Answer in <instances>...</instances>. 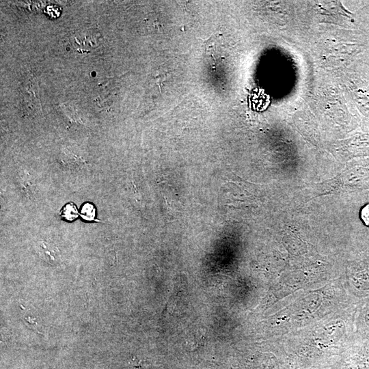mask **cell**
Here are the masks:
<instances>
[{"mask_svg": "<svg viewBox=\"0 0 369 369\" xmlns=\"http://www.w3.org/2000/svg\"><path fill=\"white\" fill-rule=\"evenodd\" d=\"M346 369H369V342L348 360Z\"/></svg>", "mask_w": 369, "mask_h": 369, "instance_id": "obj_1", "label": "cell"}, {"mask_svg": "<svg viewBox=\"0 0 369 369\" xmlns=\"http://www.w3.org/2000/svg\"><path fill=\"white\" fill-rule=\"evenodd\" d=\"M56 249L50 247L47 243H42L40 245V255L49 262L56 261Z\"/></svg>", "mask_w": 369, "mask_h": 369, "instance_id": "obj_2", "label": "cell"}, {"mask_svg": "<svg viewBox=\"0 0 369 369\" xmlns=\"http://www.w3.org/2000/svg\"><path fill=\"white\" fill-rule=\"evenodd\" d=\"M80 215L86 221H96V209L94 205L89 202L84 204Z\"/></svg>", "mask_w": 369, "mask_h": 369, "instance_id": "obj_3", "label": "cell"}, {"mask_svg": "<svg viewBox=\"0 0 369 369\" xmlns=\"http://www.w3.org/2000/svg\"><path fill=\"white\" fill-rule=\"evenodd\" d=\"M80 214L78 213L75 205L72 203L66 205L62 210V217L68 221L75 219Z\"/></svg>", "mask_w": 369, "mask_h": 369, "instance_id": "obj_4", "label": "cell"}, {"mask_svg": "<svg viewBox=\"0 0 369 369\" xmlns=\"http://www.w3.org/2000/svg\"><path fill=\"white\" fill-rule=\"evenodd\" d=\"M359 217L363 223L369 228V202L366 204L360 210Z\"/></svg>", "mask_w": 369, "mask_h": 369, "instance_id": "obj_5", "label": "cell"}, {"mask_svg": "<svg viewBox=\"0 0 369 369\" xmlns=\"http://www.w3.org/2000/svg\"><path fill=\"white\" fill-rule=\"evenodd\" d=\"M364 329L369 331V303H368L363 314Z\"/></svg>", "mask_w": 369, "mask_h": 369, "instance_id": "obj_6", "label": "cell"}]
</instances>
